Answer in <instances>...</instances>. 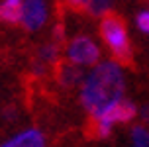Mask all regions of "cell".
Segmentation results:
<instances>
[{
	"label": "cell",
	"mask_w": 149,
	"mask_h": 147,
	"mask_svg": "<svg viewBox=\"0 0 149 147\" xmlns=\"http://www.w3.org/2000/svg\"><path fill=\"white\" fill-rule=\"evenodd\" d=\"M126 81L118 63L104 61L94 65L81 84V102L92 118H98L124 100Z\"/></svg>",
	"instance_id": "cell-1"
},
{
	"label": "cell",
	"mask_w": 149,
	"mask_h": 147,
	"mask_svg": "<svg viewBox=\"0 0 149 147\" xmlns=\"http://www.w3.org/2000/svg\"><path fill=\"white\" fill-rule=\"evenodd\" d=\"M100 36L106 41L108 49L112 51V55L116 57L118 63H122V65L132 63V45H130V39H127L126 24L120 16L108 14L102 18Z\"/></svg>",
	"instance_id": "cell-2"
},
{
	"label": "cell",
	"mask_w": 149,
	"mask_h": 147,
	"mask_svg": "<svg viewBox=\"0 0 149 147\" xmlns=\"http://www.w3.org/2000/svg\"><path fill=\"white\" fill-rule=\"evenodd\" d=\"M137 106L130 100H122L116 106H112L110 110L100 114L98 118H92V127H94V135L98 139H106L112 133V127L116 124H127L137 116Z\"/></svg>",
	"instance_id": "cell-3"
},
{
	"label": "cell",
	"mask_w": 149,
	"mask_h": 147,
	"mask_svg": "<svg viewBox=\"0 0 149 147\" xmlns=\"http://www.w3.org/2000/svg\"><path fill=\"white\" fill-rule=\"evenodd\" d=\"M67 57L69 63L77 67H86V65H96L98 57H100V49L98 45L86 36H79L67 47Z\"/></svg>",
	"instance_id": "cell-4"
},
{
	"label": "cell",
	"mask_w": 149,
	"mask_h": 147,
	"mask_svg": "<svg viewBox=\"0 0 149 147\" xmlns=\"http://www.w3.org/2000/svg\"><path fill=\"white\" fill-rule=\"evenodd\" d=\"M47 20V4L45 0H24L22 24L28 31H37Z\"/></svg>",
	"instance_id": "cell-5"
},
{
	"label": "cell",
	"mask_w": 149,
	"mask_h": 147,
	"mask_svg": "<svg viewBox=\"0 0 149 147\" xmlns=\"http://www.w3.org/2000/svg\"><path fill=\"white\" fill-rule=\"evenodd\" d=\"M0 147H45V135L41 130L30 127L12 135L10 139L0 143Z\"/></svg>",
	"instance_id": "cell-6"
},
{
	"label": "cell",
	"mask_w": 149,
	"mask_h": 147,
	"mask_svg": "<svg viewBox=\"0 0 149 147\" xmlns=\"http://www.w3.org/2000/svg\"><path fill=\"white\" fill-rule=\"evenodd\" d=\"M57 79H59L61 86L73 88V86H77V84H82L84 75H82V69H81V67L73 65V63H65V65H59Z\"/></svg>",
	"instance_id": "cell-7"
},
{
	"label": "cell",
	"mask_w": 149,
	"mask_h": 147,
	"mask_svg": "<svg viewBox=\"0 0 149 147\" xmlns=\"http://www.w3.org/2000/svg\"><path fill=\"white\" fill-rule=\"evenodd\" d=\"M24 0H2L0 2V22L18 24L22 22Z\"/></svg>",
	"instance_id": "cell-8"
},
{
	"label": "cell",
	"mask_w": 149,
	"mask_h": 147,
	"mask_svg": "<svg viewBox=\"0 0 149 147\" xmlns=\"http://www.w3.org/2000/svg\"><path fill=\"white\" fill-rule=\"evenodd\" d=\"M77 10H86L92 16H102L112 6V0H67Z\"/></svg>",
	"instance_id": "cell-9"
},
{
	"label": "cell",
	"mask_w": 149,
	"mask_h": 147,
	"mask_svg": "<svg viewBox=\"0 0 149 147\" xmlns=\"http://www.w3.org/2000/svg\"><path fill=\"white\" fill-rule=\"evenodd\" d=\"M130 147H149V127L134 125L130 132Z\"/></svg>",
	"instance_id": "cell-10"
},
{
	"label": "cell",
	"mask_w": 149,
	"mask_h": 147,
	"mask_svg": "<svg viewBox=\"0 0 149 147\" xmlns=\"http://www.w3.org/2000/svg\"><path fill=\"white\" fill-rule=\"evenodd\" d=\"M39 57L43 63H51L57 59V45H43L39 49Z\"/></svg>",
	"instance_id": "cell-11"
},
{
	"label": "cell",
	"mask_w": 149,
	"mask_h": 147,
	"mask_svg": "<svg viewBox=\"0 0 149 147\" xmlns=\"http://www.w3.org/2000/svg\"><path fill=\"white\" fill-rule=\"evenodd\" d=\"M137 28L143 33H149V10H143L137 14Z\"/></svg>",
	"instance_id": "cell-12"
},
{
	"label": "cell",
	"mask_w": 149,
	"mask_h": 147,
	"mask_svg": "<svg viewBox=\"0 0 149 147\" xmlns=\"http://www.w3.org/2000/svg\"><path fill=\"white\" fill-rule=\"evenodd\" d=\"M139 116H141L143 124H145V127H149V104H145L141 110H139Z\"/></svg>",
	"instance_id": "cell-13"
}]
</instances>
